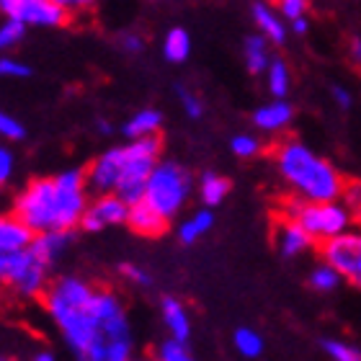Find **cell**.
<instances>
[{"instance_id":"obj_14","label":"cell","mask_w":361,"mask_h":361,"mask_svg":"<svg viewBox=\"0 0 361 361\" xmlns=\"http://www.w3.org/2000/svg\"><path fill=\"white\" fill-rule=\"evenodd\" d=\"M292 119H294V109L286 98H274L269 104H261L253 111V116H250L253 127L258 132H264V135H281L284 129H289Z\"/></svg>"},{"instance_id":"obj_15","label":"cell","mask_w":361,"mask_h":361,"mask_svg":"<svg viewBox=\"0 0 361 361\" xmlns=\"http://www.w3.org/2000/svg\"><path fill=\"white\" fill-rule=\"evenodd\" d=\"M160 320L166 325L168 338L178 341V343H188L191 338V312L178 297H163L160 300Z\"/></svg>"},{"instance_id":"obj_42","label":"cell","mask_w":361,"mask_h":361,"mask_svg":"<svg viewBox=\"0 0 361 361\" xmlns=\"http://www.w3.org/2000/svg\"><path fill=\"white\" fill-rule=\"evenodd\" d=\"M16 256H18V253H3V250H0V289H6L8 279H11V271H13V264H16Z\"/></svg>"},{"instance_id":"obj_28","label":"cell","mask_w":361,"mask_h":361,"mask_svg":"<svg viewBox=\"0 0 361 361\" xmlns=\"http://www.w3.org/2000/svg\"><path fill=\"white\" fill-rule=\"evenodd\" d=\"M26 37V26L16 18H3L0 21V54L11 52L13 47H18Z\"/></svg>"},{"instance_id":"obj_23","label":"cell","mask_w":361,"mask_h":361,"mask_svg":"<svg viewBox=\"0 0 361 361\" xmlns=\"http://www.w3.org/2000/svg\"><path fill=\"white\" fill-rule=\"evenodd\" d=\"M212 227H214V214H212V209L202 207V209L191 212L188 217H183L178 222V240L183 245H194L209 233Z\"/></svg>"},{"instance_id":"obj_6","label":"cell","mask_w":361,"mask_h":361,"mask_svg":"<svg viewBox=\"0 0 361 361\" xmlns=\"http://www.w3.org/2000/svg\"><path fill=\"white\" fill-rule=\"evenodd\" d=\"M160 158H163V142H160V137L129 140V142L121 145V176L114 194L121 196L129 207L142 202L147 178H150V173L160 163Z\"/></svg>"},{"instance_id":"obj_25","label":"cell","mask_w":361,"mask_h":361,"mask_svg":"<svg viewBox=\"0 0 361 361\" xmlns=\"http://www.w3.org/2000/svg\"><path fill=\"white\" fill-rule=\"evenodd\" d=\"M266 88H269L271 98H286L292 90V70L281 57H274L271 65L266 68Z\"/></svg>"},{"instance_id":"obj_16","label":"cell","mask_w":361,"mask_h":361,"mask_svg":"<svg viewBox=\"0 0 361 361\" xmlns=\"http://www.w3.org/2000/svg\"><path fill=\"white\" fill-rule=\"evenodd\" d=\"M34 243V233H31L26 222L13 212H0V250L3 253H21Z\"/></svg>"},{"instance_id":"obj_21","label":"cell","mask_w":361,"mask_h":361,"mask_svg":"<svg viewBox=\"0 0 361 361\" xmlns=\"http://www.w3.org/2000/svg\"><path fill=\"white\" fill-rule=\"evenodd\" d=\"M227 194H230V180L225 176L214 173V171H207L196 180V196H199L202 207H207V209H214L217 204L225 202Z\"/></svg>"},{"instance_id":"obj_33","label":"cell","mask_w":361,"mask_h":361,"mask_svg":"<svg viewBox=\"0 0 361 361\" xmlns=\"http://www.w3.org/2000/svg\"><path fill=\"white\" fill-rule=\"evenodd\" d=\"M341 204L351 212V217L361 222V178L346 180L343 186V194H341Z\"/></svg>"},{"instance_id":"obj_39","label":"cell","mask_w":361,"mask_h":361,"mask_svg":"<svg viewBox=\"0 0 361 361\" xmlns=\"http://www.w3.org/2000/svg\"><path fill=\"white\" fill-rule=\"evenodd\" d=\"M119 47H121V52H127V54H142L145 37L140 34V31H121Z\"/></svg>"},{"instance_id":"obj_7","label":"cell","mask_w":361,"mask_h":361,"mask_svg":"<svg viewBox=\"0 0 361 361\" xmlns=\"http://www.w3.org/2000/svg\"><path fill=\"white\" fill-rule=\"evenodd\" d=\"M281 214L300 222L310 233V238L320 245L351 230V222H354L351 212L341 202H302L294 196L281 204Z\"/></svg>"},{"instance_id":"obj_12","label":"cell","mask_w":361,"mask_h":361,"mask_svg":"<svg viewBox=\"0 0 361 361\" xmlns=\"http://www.w3.org/2000/svg\"><path fill=\"white\" fill-rule=\"evenodd\" d=\"M274 243H276V250L281 253L284 258H297L302 253H307L315 240L310 238V233L300 222H294L292 217H284V214H279L276 219V227H274Z\"/></svg>"},{"instance_id":"obj_22","label":"cell","mask_w":361,"mask_h":361,"mask_svg":"<svg viewBox=\"0 0 361 361\" xmlns=\"http://www.w3.org/2000/svg\"><path fill=\"white\" fill-rule=\"evenodd\" d=\"M70 245H73V233H39L34 235V243H31V248L52 266L60 264Z\"/></svg>"},{"instance_id":"obj_8","label":"cell","mask_w":361,"mask_h":361,"mask_svg":"<svg viewBox=\"0 0 361 361\" xmlns=\"http://www.w3.org/2000/svg\"><path fill=\"white\" fill-rule=\"evenodd\" d=\"M52 271L54 266L49 261H44L29 245V248L21 250L16 256V264L13 271H11L6 289L13 294L16 300H26V302L42 300L44 292L49 289V284H52Z\"/></svg>"},{"instance_id":"obj_13","label":"cell","mask_w":361,"mask_h":361,"mask_svg":"<svg viewBox=\"0 0 361 361\" xmlns=\"http://www.w3.org/2000/svg\"><path fill=\"white\" fill-rule=\"evenodd\" d=\"M13 18L21 21L26 29H60L70 21V13L54 0H34L29 6H23Z\"/></svg>"},{"instance_id":"obj_48","label":"cell","mask_w":361,"mask_h":361,"mask_svg":"<svg viewBox=\"0 0 361 361\" xmlns=\"http://www.w3.org/2000/svg\"><path fill=\"white\" fill-rule=\"evenodd\" d=\"M132 361H155V356H135Z\"/></svg>"},{"instance_id":"obj_43","label":"cell","mask_w":361,"mask_h":361,"mask_svg":"<svg viewBox=\"0 0 361 361\" xmlns=\"http://www.w3.org/2000/svg\"><path fill=\"white\" fill-rule=\"evenodd\" d=\"M34 0H0V16L3 18H13L23 6H29Z\"/></svg>"},{"instance_id":"obj_47","label":"cell","mask_w":361,"mask_h":361,"mask_svg":"<svg viewBox=\"0 0 361 361\" xmlns=\"http://www.w3.org/2000/svg\"><path fill=\"white\" fill-rule=\"evenodd\" d=\"M98 132H104V135H111V124H109L106 119H101V121H98Z\"/></svg>"},{"instance_id":"obj_9","label":"cell","mask_w":361,"mask_h":361,"mask_svg":"<svg viewBox=\"0 0 361 361\" xmlns=\"http://www.w3.org/2000/svg\"><path fill=\"white\" fill-rule=\"evenodd\" d=\"M320 256L325 264L338 271L341 279L361 289V230H346L343 235L320 245Z\"/></svg>"},{"instance_id":"obj_38","label":"cell","mask_w":361,"mask_h":361,"mask_svg":"<svg viewBox=\"0 0 361 361\" xmlns=\"http://www.w3.org/2000/svg\"><path fill=\"white\" fill-rule=\"evenodd\" d=\"M13 173H16V155H13V150H11V147H6V145H0V188L11 183Z\"/></svg>"},{"instance_id":"obj_30","label":"cell","mask_w":361,"mask_h":361,"mask_svg":"<svg viewBox=\"0 0 361 361\" xmlns=\"http://www.w3.org/2000/svg\"><path fill=\"white\" fill-rule=\"evenodd\" d=\"M230 150H233L235 158L240 160H253L261 155V150H264V142L258 140L256 135H235L233 140H230Z\"/></svg>"},{"instance_id":"obj_36","label":"cell","mask_w":361,"mask_h":361,"mask_svg":"<svg viewBox=\"0 0 361 361\" xmlns=\"http://www.w3.org/2000/svg\"><path fill=\"white\" fill-rule=\"evenodd\" d=\"M307 8H310V0H276V11L289 23L297 21V18H305Z\"/></svg>"},{"instance_id":"obj_49","label":"cell","mask_w":361,"mask_h":361,"mask_svg":"<svg viewBox=\"0 0 361 361\" xmlns=\"http://www.w3.org/2000/svg\"><path fill=\"white\" fill-rule=\"evenodd\" d=\"M0 361H16V359H11V356H3V354H0Z\"/></svg>"},{"instance_id":"obj_27","label":"cell","mask_w":361,"mask_h":361,"mask_svg":"<svg viewBox=\"0 0 361 361\" xmlns=\"http://www.w3.org/2000/svg\"><path fill=\"white\" fill-rule=\"evenodd\" d=\"M341 274L336 269H333L331 264H317L315 269L310 271V276H307V284H310V289H315V292H323V294H328V292H336L341 286Z\"/></svg>"},{"instance_id":"obj_46","label":"cell","mask_w":361,"mask_h":361,"mask_svg":"<svg viewBox=\"0 0 361 361\" xmlns=\"http://www.w3.org/2000/svg\"><path fill=\"white\" fill-rule=\"evenodd\" d=\"M31 361H57V356L52 351H37V354L31 356Z\"/></svg>"},{"instance_id":"obj_17","label":"cell","mask_w":361,"mask_h":361,"mask_svg":"<svg viewBox=\"0 0 361 361\" xmlns=\"http://www.w3.org/2000/svg\"><path fill=\"white\" fill-rule=\"evenodd\" d=\"M250 16L261 37H266L271 44H284L286 42V21L276 11V6H271L266 0H256L250 6Z\"/></svg>"},{"instance_id":"obj_4","label":"cell","mask_w":361,"mask_h":361,"mask_svg":"<svg viewBox=\"0 0 361 361\" xmlns=\"http://www.w3.org/2000/svg\"><path fill=\"white\" fill-rule=\"evenodd\" d=\"M135 356V333L127 305L111 286H101L93 305L90 341L78 361H132Z\"/></svg>"},{"instance_id":"obj_29","label":"cell","mask_w":361,"mask_h":361,"mask_svg":"<svg viewBox=\"0 0 361 361\" xmlns=\"http://www.w3.org/2000/svg\"><path fill=\"white\" fill-rule=\"evenodd\" d=\"M325 356L331 361H361V351L354 343H346L341 338H323L320 341Z\"/></svg>"},{"instance_id":"obj_44","label":"cell","mask_w":361,"mask_h":361,"mask_svg":"<svg viewBox=\"0 0 361 361\" xmlns=\"http://www.w3.org/2000/svg\"><path fill=\"white\" fill-rule=\"evenodd\" d=\"M348 57L354 62L356 68H361V37L351 39V44H348Z\"/></svg>"},{"instance_id":"obj_32","label":"cell","mask_w":361,"mask_h":361,"mask_svg":"<svg viewBox=\"0 0 361 361\" xmlns=\"http://www.w3.org/2000/svg\"><path fill=\"white\" fill-rule=\"evenodd\" d=\"M152 356H155V361H196L194 356H191V351L186 348V343H178V341H173V338L160 341Z\"/></svg>"},{"instance_id":"obj_31","label":"cell","mask_w":361,"mask_h":361,"mask_svg":"<svg viewBox=\"0 0 361 361\" xmlns=\"http://www.w3.org/2000/svg\"><path fill=\"white\" fill-rule=\"evenodd\" d=\"M176 93H178V104H180V109H183V114H186L188 119H202L204 111H207L202 93H196V90L188 88V85H178Z\"/></svg>"},{"instance_id":"obj_1","label":"cell","mask_w":361,"mask_h":361,"mask_svg":"<svg viewBox=\"0 0 361 361\" xmlns=\"http://www.w3.org/2000/svg\"><path fill=\"white\" fill-rule=\"evenodd\" d=\"M90 202L85 171L65 168L60 173L31 178L13 196L11 212L26 222L31 233H73L80 227Z\"/></svg>"},{"instance_id":"obj_35","label":"cell","mask_w":361,"mask_h":361,"mask_svg":"<svg viewBox=\"0 0 361 361\" xmlns=\"http://www.w3.org/2000/svg\"><path fill=\"white\" fill-rule=\"evenodd\" d=\"M31 75V65L18 57H0V78L6 80H26Z\"/></svg>"},{"instance_id":"obj_45","label":"cell","mask_w":361,"mask_h":361,"mask_svg":"<svg viewBox=\"0 0 361 361\" xmlns=\"http://www.w3.org/2000/svg\"><path fill=\"white\" fill-rule=\"evenodd\" d=\"M289 26H292V31H294V34H297V37H305V34H307V31H310V21H307V16H305V18H297V21H292V23H289Z\"/></svg>"},{"instance_id":"obj_20","label":"cell","mask_w":361,"mask_h":361,"mask_svg":"<svg viewBox=\"0 0 361 361\" xmlns=\"http://www.w3.org/2000/svg\"><path fill=\"white\" fill-rule=\"evenodd\" d=\"M274 54H271V42L261 34H250L243 39V62L250 75H264L266 68L271 65Z\"/></svg>"},{"instance_id":"obj_5","label":"cell","mask_w":361,"mask_h":361,"mask_svg":"<svg viewBox=\"0 0 361 361\" xmlns=\"http://www.w3.org/2000/svg\"><path fill=\"white\" fill-rule=\"evenodd\" d=\"M191 196H194V176L188 173V168L180 166L178 160L160 158V163L147 178L142 202L152 212H158L166 222H173L186 209Z\"/></svg>"},{"instance_id":"obj_3","label":"cell","mask_w":361,"mask_h":361,"mask_svg":"<svg viewBox=\"0 0 361 361\" xmlns=\"http://www.w3.org/2000/svg\"><path fill=\"white\" fill-rule=\"evenodd\" d=\"M98 286H93L80 274H62L52 279L49 289L42 297L47 317L52 320L68 348L80 359L93 331V305Z\"/></svg>"},{"instance_id":"obj_40","label":"cell","mask_w":361,"mask_h":361,"mask_svg":"<svg viewBox=\"0 0 361 361\" xmlns=\"http://www.w3.org/2000/svg\"><path fill=\"white\" fill-rule=\"evenodd\" d=\"M54 3H57L60 8H65V11L70 13V18H75V16L90 13L101 0H54Z\"/></svg>"},{"instance_id":"obj_37","label":"cell","mask_w":361,"mask_h":361,"mask_svg":"<svg viewBox=\"0 0 361 361\" xmlns=\"http://www.w3.org/2000/svg\"><path fill=\"white\" fill-rule=\"evenodd\" d=\"M119 274L124 279H127L129 284H135V286H152V274L147 269H142L140 264H121Z\"/></svg>"},{"instance_id":"obj_34","label":"cell","mask_w":361,"mask_h":361,"mask_svg":"<svg viewBox=\"0 0 361 361\" xmlns=\"http://www.w3.org/2000/svg\"><path fill=\"white\" fill-rule=\"evenodd\" d=\"M0 137L8 140V142H18L26 137V127H23V121L18 116L8 111H0Z\"/></svg>"},{"instance_id":"obj_2","label":"cell","mask_w":361,"mask_h":361,"mask_svg":"<svg viewBox=\"0 0 361 361\" xmlns=\"http://www.w3.org/2000/svg\"><path fill=\"white\" fill-rule=\"evenodd\" d=\"M274 168L289 194L302 202H341L346 180L331 160L317 155L297 137H286L274 147Z\"/></svg>"},{"instance_id":"obj_24","label":"cell","mask_w":361,"mask_h":361,"mask_svg":"<svg viewBox=\"0 0 361 361\" xmlns=\"http://www.w3.org/2000/svg\"><path fill=\"white\" fill-rule=\"evenodd\" d=\"M191 34H188L183 26H173V29H168V34L163 37V57H166L171 65H183V62L191 57Z\"/></svg>"},{"instance_id":"obj_19","label":"cell","mask_w":361,"mask_h":361,"mask_svg":"<svg viewBox=\"0 0 361 361\" xmlns=\"http://www.w3.org/2000/svg\"><path fill=\"white\" fill-rule=\"evenodd\" d=\"M163 111L158 109H150V106H145L140 111H135L124 121V127H121V135L127 137V140H147V137H158L160 129H163Z\"/></svg>"},{"instance_id":"obj_18","label":"cell","mask_w":361,"mask_h":361,"mask_svg":"<svg viewBox=\"0 0 361 361\" xmlns=\"http://www.w3.org/2000/svg\"><path fill=\"white\" fill-rule=\"evenodd\" d=\"M168 225L171 222H166L158 212H152L145 202H137L129 207L127 227L140 238H160L168 230Z\"/></svg>"},{"instance_id":"obj_11","label":"cell","mask_w":361,"mask_h":361,"mask_svg":"<svg viewBox=\"0 0 361 361\" xmlns=\"http://www.w3.org/2000/svg\"><path fill=\"white\" fill-rule=\"evenodd\" d=\"M121 176V145H114L109 150L90 160L85 168V178H88L90 194H114L116 183Z\"/></svg>"},{"instance_id":"obj_41","label":"cell","mask_w":361,"mask_h":361,"mask_svg":"<svg viewBox=\"0 0 361 361\" xmlns=\"http://www.w3.org/2000/svg\"><path fill=\"white\" fill-rule=\"evenodd\" d=\"M331 96H333V104L338 106V109H343V111H348V109L354 106V93H351L346 85H333Z\"/></svg>"},{"instance_id":"obj_10","label":"cell","mask_w":361,"mask_h":361,"mask_svg":"<svg viewBox=\"0 0 361 361\" xmlns=\"http://www.w3.org/2000/svg\"><path fill=\"white\" fill-rule=\"evenodd\" d=\"M129 204L116 194H90V202L80 219V230L85 233H106L114 227L127 225Z\"/></svg>"},{"instance_id":"obj_26","label":"cell","mask_w":361,"mask_h":361,"mask_svg":"<svg viewBox=\"0 0 361 361\" xmlns=\"http://www.w3.org/2000/svg\"><path fill=\"white\" fill-rule=\"evenodd\" d=\"M233 346L243 359H258V356L264 354L266 343H264V336H261L256 328L243 325V328H238V331L233 333Z\"/></svg>"}]
</instances>
